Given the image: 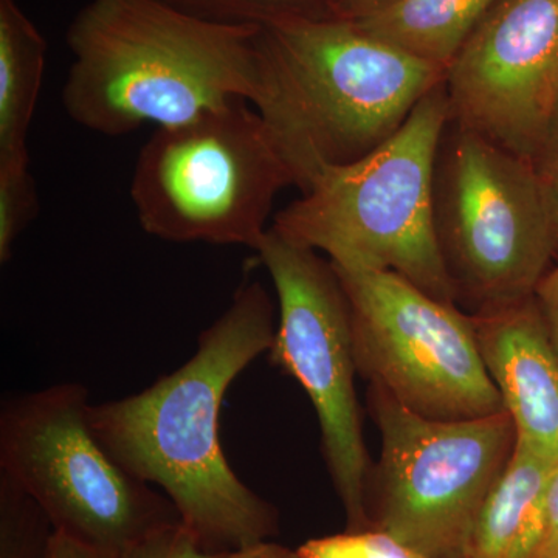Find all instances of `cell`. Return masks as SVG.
I'll return each instance as SVG.
<instances>
[{
    "label": "cell",
    "mask_w": 558,
    "mask_h": 558,
    "mask_svg": "<svg viewBox=\"0 0 558 558\" xmlns=\"http://www.w3.org/2000/svg\"><path fill=\"white\" fill-rule=\"evenodd\" d=\"M275 332L269 292L244 282L185 365L137 395L90 407L92 428L110 457L159 487L209 553L270 542L279 531L277 508L234 473L219 435L227 391L269 352Z\"/></svg>",
    "instance_id": "cell-1"
},
{
    "label": "cell",
    "mask_w": 558,
    "mask_h": 558,
    "mask_svg": "<svg viewBox=\"0 0 558 558\" xmlns=\"http://www.w3.org/2000/svg\"><path fill=\"white\" fill-rule=\"evenodd\" d=\"M258 25L202 20L161 0H90L70 22L62 105L123 137L174 126L258 92Z\"/></svg>",
    "instance_id": "cell-2"
},
{
    "label": "cell",
    "mask_w": 558,
    "mask_h": 558,
    "mask_svg": "<svg viewBox=\"0 0 558 558\" xmlns=\"http://www.w3.org/2000/svg\"><path fill=\"white\" fill-rule=\"evenodd\" d=\"M258 110L304 193L330 168L384 145L447 69L403 53L343 20L259 27Z\"/></svg>",
    "instance_id": "cell-3"
},
{
    "label": "cell",
    "mask_w": 558,
    "mask_h": 558,
    "mask_svg": "<svg viewBox=\"0 0 558 558\" xmlns=\"http://www.w3.org/2000/svg\"><path fill=\"white\" fill-rule=\"evenodd\" d=\"M449 120L444 80L384 145L323 172L274 216L271 229L322 252L340 269L395 271L428 295L457 304L433 209L436 156Z\"/></svg>",
    "instance_id": "cell-4"
},
{
    "label": "cell",
    "mask_w": 558,
    "mask_h": 558,
    "mask_svg": "<svg viewBox=\"0 0 558 558\" xmlns=\"http://www.w3.org/2000/svg\"><path fill=\"white\" fill-rule=\"evenodd\" d=\"M288 186L295 178L269 126L236 100L156 130L140 150L131 199L150 236L256 252Z\"/></svg>",
    "instance_id": "cell-5"
},
{
    "label": "cell",
    "mask_w": 558,
    "mask_h": 558,
    "mask_svg": "<svg viewBox=\"0 0 558 558\" xmlns=\"http://www.w3.org/2000/svg\"><path fill=\"white\" fill-rule=\"evenodd\" d=\"M433 209L454 300L470 315L531 299L557 260L537 165L451 120L436 156Z\"/></svg>",
    "instance_id": "cell-6"
},
{
    "label": "cell",
    "mask_w": 558,
    "mask_h": 558,
    "mask_svg": "<svg viewBox=\"0 0 558 558\" xmlns=\"http://www.w3.org/2000/svg\"><path fill=\"white\" fill-rule=\"evenodd\" d=\"M89 392L58 384L14 392L0 405V472L17 481L69 537L117 557L178 509L121 468L95 435Z\"/></svg>",
    "instance_id": "cell-7"
},
{
    "label": "cell",
    "mask_w": 558,
    "mask_h": 558,
    "mask_svg": "<svg viewBox=\"0 0 558 558\" xmlns=\"http://www.w3.org/2000/svg\"><path fill=\"white\" fill-rule=\"evenodd\" d=\"M369 407L381 439L366 490L369 527L428 558L461 557L515 449L512 418L422 416L374 387Z\"/></svg>",
    "instance_id": "cell-8"
},
{
    "label": "cell",
    "mask_w": 558,
    "mask_h": 558,
    "mask_svg": "<svg viewBox=\"0 0 558 558\" xmlns=\"http://www.w3.org/2000/svg\"><path fill=\"white\" fill-rule=\"evenodd\" d=\"M333 269L351 310L359 374L369 387L414 413L442 421L505 411L472 315L395 271Z\"/></svg>",
    "instance_id": "cell-9"
},
{
    "label": "cell",
    "mask_w": 558,
    "mask_h": 558,
    "mask_svg": "<svg viewBox=\"0 0 558 558\" xmlns=\"http://www.w3.org/2000/svg\"><path fill=\"white\" fill-rule=\"evenodd\" d=\"M256 253L278 299L270 362L299 381L314 405L347 531L369 529L366 490L373 468L355 391L359 369L347 293L328 258L293 244L271 227Z\"/></svg>",
    "instance_id": "cell-10"
},
{
    "label": "cell",
    "mask_w": 558,
    "mask_h": 558,
    "mask_svg": "<svg viewBox=\"0 0 558 558\" xmlns=\"http://www.w3.org/2000/svg\"><path fill=\"white\" fill-rule=\"evenodd\" d=\"M446 90L451 121L537 165L558 109V0H497Z\"/></svg>",
    "instance_id": "cell-11"
},
{
    "label": "cell",
    "mask_w": 558,
    "mask_h": 558,
    "mask_svg": "<svg viewBox=\"0 0 558 558\" xmlns=\"http://www.w3.org/2000/svg\"><path fill=\"white\" fill-rule=\"evenodd\" d=\"M481 355L520 447L558 462V354L534 296L472 315Z\"/></svg>",
    "instance_id": "cell-12"
},
{
    "label": "cell",
    "mask_w": 558,
    "mask_h": 558,
    "mask_svg": "<svg viewBox=\"0 0 558 558\" xmlns=\"http://www.w3.org/2000/svg\"><path fill=\"white\" fill-rule=\"evenodd\" d=\"M553 465L515 442L508 469L484 502L459 558H535Z\"/></svg>",
    "instance_id": "cell-13"
},
{
    "label": "cell",
    "mask_w": 558,
    "mask_h": 558,
    "mask_svg": "<svg viewBox=\"0 0 558 558\" xmlns=\"http://www.w3.org/2000/svg\"><path fill=\"white\" fill-rule=\"evenodd\" d=\"M497 0H387L352 21L410 57L449 70Z\"/></svg>",
    "instance_id": "cell-14"
},
{
    "label": "cell",
    "mask_w": 558,
    "mask_h": 558,
    "mask_svg": "<svg viewBox=\"0 0 558 558\" xmlns=\"http://www.w3.org/2000/svg\"><path fill=\"white\" fill-rule=\"evenodd\" d=\"M47 43L16 0H0V161L31 159L27 137Z\"/></svg>",
    "instance_id": "cell-15"
},
{
    "label": "cell",
    "mask_w": 558,
    "mask_h": 558,
    "mask_svg": "<svg viewBox=\"0 0 558 558\" xmlns=\"http://www.w3.org/2000/svg\"><path fill=\"white\" fill-rule=\"evenodd\" d=\"M54 534L57 529L35 497L0 472V558H46Z\"/></svg>",
    "instance_id": "cell-16"
},
{
    "label": "cell",
    "mask_w": 558,
    "mask_h": 558,
    "mask_svg": "<svg viewBox=\"0 0 558 558\" xmlns=\"http://www.w3.org/2000/svg\"><path fill=\"white\" fill-rule=\"evenodd\" d=\"M202 20L264 25L292 20H328L326 0H161Z\"/></svg>",
    "instance_id": "cell-17"
},
{
    "label": "cell",
    "mask_w": 558,
    "mask_h": 558,
    "mask_svg": "<svg viewBox=\"0 0 558 558\" xmlns=\"http://www.w3.org/2000/svg\"><path fill=\"white\" fill-rule=\"evenodd\" d=\"M31 159L0 161V263L13 255L14 244L39 213L38 190Z\"/></svg>",
    "instance_id": "cell-18"
},
{
    "label": "cell",
    "mask_w": 558,
    "mask_h": 558,
    "mask_svg": "<svg viewBox=\"0 0 558 558\" xmlns=\"http://www.w3.org/2000/svg\"><path fill=\"white\" fill-rule=\"evenodd\" d=\"M296 554L300 558H428L395 535L374 527L307 539Z\"/></svg>",
    "instance_id": "cell-19"
},
{
    "label": "cell",
    "mask_w": 558,
    "mask_h": 558,
    "mask_svg": "<svg viewBox=\"0 0 558 558\" xmlns=\"http://www.w3.org/2000/svg\"><path fill=\"white\" fill-rule=\"evenodd\" d=\"M116 558H223L201 545L182 521L150 532Z\"/></svg>",
    "instance_id": "cell-20"
},
{
    "label": "cell",
    "mask_w": 558,
    "mask_h": 558,
    "mask_svg": "<svg viewBox=\"0 0 558 558\" xmlns=\"http://www.w3.org/2000/svg\"><path fill=\"white\" fill-rule=\"evenodd\" d=\"M558 556V462L549 470L543 508V534L535 558Z\"/></svg>",
    "instance_id": "cell-21"
},
{
    "label": "cell",
    "mask_w": 558,
    "mask_h": 558,
    "mask_svg": "<svg viewBox=\"0 0 558 558\" xmlns=\"http://www.w3.org/2000/svg\"><path fill=\"white\" fill-rule=\"evenodd\" d=\"M534 299L558 354V259L539 281Z\"/></svg>",
    "instance_id": "cell-22"
},
{
    "label": "cell",
    "mask_w": 558,
    "mask_h": 558,
    "mask_svg": "<svg viewBox=\"0 0 558 558\" xmlns=\"http://www.w3.org/2000/svg\"><path fill=\"white\" fill-rule=\"evenodd\" d=\"M46 558H116L105 550L94 548L86 543L58 532L51 539L49 554Z\"/></svg>",
    "instance_id": "cell-23"
},
{
    "label": "cell",
    "mask_w": 558,
    "mask_h": 558,
    "mask_svg": "<svg viewBox=\"0 0 558 558\" xmlns=\"http://www.w3.org/2000/svg\"><path fill=\"white\" fill-rule=\"evenodd\" d=\"M387 0H326L328 20L355 21Z\"/></svg>",
    "instance_id": "cell-24"
},
{
    "label": "cell",
    "mask_w": 558,
    "mask_h": 558,
    "mask_svg": "<svg viewBox=\"0 0 558 558\" xmlns=\"http://www.w3.org/2000/svg\"><path fill=\"white\" fill-rule=\"evenodd\" d=\"M546 204H548L550 223H553L554 240H556L558 259V167L549 163L537 165Z\"/></svg>",
    "instance_id": "cell-25"
},
{
    "label": "cell",
    "mask_w": 558,
    "mask_h": 558,
    "mask_svg": "<svg viewBox=\"0 0 558 558\" xmlns=\"http://www.w3.org/2000/svg\"><path fill=\"white\" fill-rule=\"evenodd\" d=\"M223 558H300L296 549H289L275 542H263L248 548L223 554Z\"/></svg>",
    "instance_id": "cell-26"
},
{
    "label": "cell",
    "mask_w": 558,
    "mask_h": 558,
    "mask_svg": "<svg viewBox=\"0 0 558 558\" xmlns=\"http://www.w3.org/2000/svg\"><path fill=\"white\" fill-rule=\"evenodd\" d=\"M538 163H549L558 167V109L553 121H550L548 135H546L545 146H543L542 154H539Z\"/></svg>",
    "instance_id": "cell-27"
},
{
    "label": "cell",
    "mask_w": 558,
    "mask_h": 558,
    "mask_svg": "<svg viewBox=\"0 0 558 558\" xmlns=\"http://www.w3.org/2000/svg\"><path fill=\"white\" fill-rule=\"evenodd\" d=\"M554 558H558V556H557V557H554Z\"/></svg>",
    "instance_id": "cell-28"
}]
</instances>
